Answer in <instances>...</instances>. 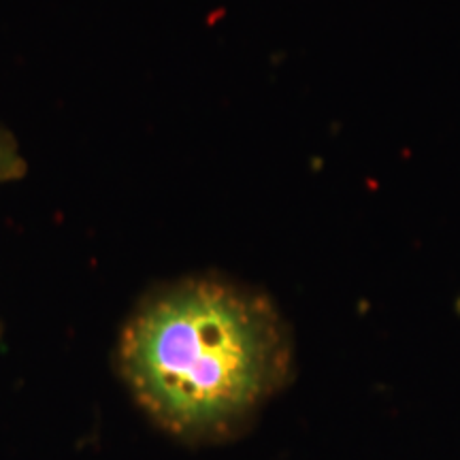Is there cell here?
<instances>
[{
  "label": "cell",
  "instance_id": "6da1fadb",
  "mask_svg": "<svg viewBox=\"0 0 460 460\" xmlns=\"http://www.w3.org/2000/svg\"><path fill=\"white\" fill-rule=\"evenodd\" d=\"M115 369L154 427L186 446L237 439L295 377V339L258 288L188 275L146 292L119 331Z\"/></svg>",
  "mask_w": 460,
  "mask_h": 460
},
{
  "label": "cell",
  "instance_id": "7a4b0ae2",
  "mask_svg": "<svg viewBox=\"0 0 460 460\" xmlns=\"http://www.w3.org/2000/svg\"><path fill=\"white\" fill-rule=\"evenodd\" d=\"M26 171L28 160L22 154L20 143L4 126H0V183L22 180Z\"/></svg>",
  "mask_w": 460,
  "mask_h": 460
},
{
  "label": "cell",
  "instance_id": "3957f363",
  "mask_svg": "<svg viewBox=\"0 0 460 460\" xmlns=\"http://www.w3.org/2000/svg\"><path fill=\"white\" fill-rule=\"evenodd\" d=\"M0 339H3V329H0Z\"/></svg>",
  "mask_w": 460,
  "mask_h": 460
}]
</instances>
